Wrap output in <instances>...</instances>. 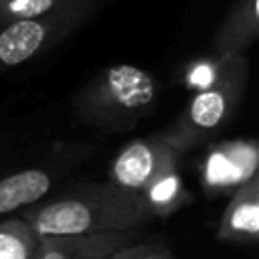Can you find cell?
Returning <instances> with one entry per match:
<instances>
[{"instance_id":"cell-10","label":"cell","mask_w":259,"mask_h":259,"mask_svg":"<svg viewBox=\"0 0 259 259\" xmlns=\"http://www.w3.org/2000/svg\"><path fill=\"white\" fill-rule=\"evenodd\" d=\"M152 255V245L146 243H134L113 255H109L107 259H148Z\"/></svg>"},{"instance_id":"cell-11","label":"cell","mask_w":259,"mask_h":259,"mask_svg":"<svg viewBox=\"0 0 259 259\" xmlns=\"http://www.w3.org/2000/svg\"><path fill=\"white\" fill-rule=\"evenodd\" d=\"M212 79H214L212 69L210 67H204V65L198 67V69H194V73H192V81L198 83V85H210Z\"/></svg>"},{"instance_id":"cell-4","label":"cell","mask_w":259,"mask_h":259,"mask_svg":"<svg viewBox=\"0 0 259 259\" xmlns=\"http://www.w3.org/2000/svg\"><path fill=\"white\" fill-rule=\"evenodd\" d=\"M136 231H107L91 235H42L36 259H107L136 243Z\"/></svg>"},{"instance_id":"cell-3","label":"cell","mask_w":259,"mask_h":259,"mask_svg":"<svg viewBox=\"0 0 259 259\" xmlns=\"http://www.w3.org/2000/svg\"><path fill=\"white\" fill-rule=\"evenodd\" d=\"M178 148L170 138L136 140L127 144L111 166V182L146 194L174 174Z\"/></svg>"},{"instance_id":"cell-9","label":"cell","mask_w":259,"mask_h":259,"mask_svg":"<svg viewBox=\"0 0 259 259\" xmlns=\"http://www.w3.org/2000/svg\"><path fill=\"white\" fill-rule=\"evenodd\" d=\"M53 0H12L8 4V10L22 16V18H32L45 10H49Z\"/></svg>"},{"instance_id":"cell-7","label":"cell","mask_w":259,"mask_h":259,"mask_svg":"<svg viewBox=\"0 0 259 259\" xmlns=\"http://www.w3.org/2000/svg\"><path fill=\"white\" fill-rule=\"evenodd\" d=\"M42 40L45 28L30 18H22L10 24L0 34V63L6 67L24 63L40 49Z\"/></svg>"},{"instance_id":"cell-2","label":"cell","mask_w":259,"mask_h":259,"mask_svg":"<svg viewBox=\"0 0 259 259\" xmlns=\"http://www.w3.org/2000/svg\"><path fill=\"white\" fill-rule=\"evenodd\" d=\"M154 101L152 77L132 65H117L105 73L103 87L87 97L81 115L101 127H132Z\"/></svg>"},{"instance_id":"cell-6","label":"cell","mask_w":259,"mask_h":259,"mask_svg":"<svg viewBox=\"0 0 259 259\" xmlns=\"http://www.w3.org/2000/svg\"><path fill=\"white\" fill-rule=\"evenodd\" d=\"M51 184V174L38 168L20 170L0 178V214H8L34 204L49 192Z\"/></svg>"},{"instance_id":"cell-1","label":"cell","mask_w":259,"mask_h":259,"mask_svg":"<svg viewBox=\"0 0 259 259\" xmlns=\"http://www.w3.org/2000/svg\"><path fill=\"white\" fill-rule=\"evenodd\" d=\"M146 194L115 182L81 184L65 196L24 214L40 235H91L136 231L156 217Z\"/></svg>"},{"instance_id":"cell-5","label":"cell","mask_w":259,"mask_h":259,"mask_svg":"<svg viewBox=\"0 0 259 259\" xmlns=\"http://www.w3.org/2000/svg\"><path fill=\"white\" fill-rule=\"evenodd\" d=\"M259 231V180L257 176H251L231 198L227 204L219 235L229 241H249L253 243L257 239Z\"/></svg>"},{"instance_id":"cell-8","label":"cell","mask_w":259,"mask_h":259,"mask_svg":"<svg viewBox=\"0 0 259 259\" xmlns=\"http://www.w3.org/2000/svg\"><path fill=\"white\" fill-rule=\"evenodd\" d=\"M42 235L22 217L0 223V259H36Z\"/></svg>"}]
</instances>
